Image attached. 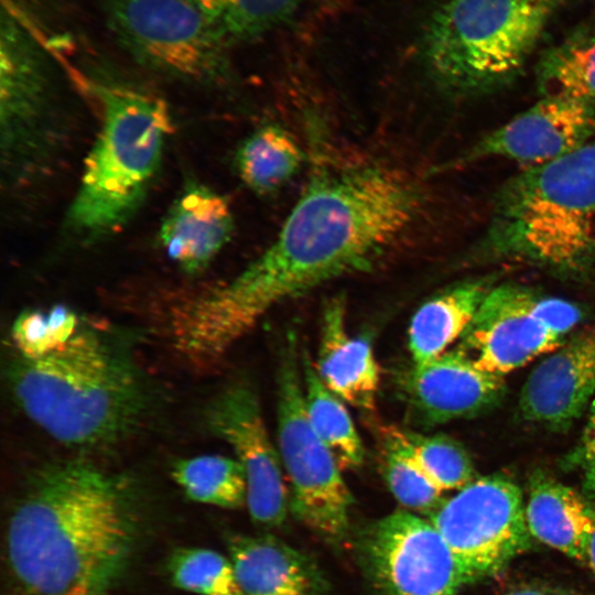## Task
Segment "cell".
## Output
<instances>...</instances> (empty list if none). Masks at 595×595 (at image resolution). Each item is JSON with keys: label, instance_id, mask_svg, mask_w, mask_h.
I'll list each match as a JSON object with an SVG mask.
<instances>
[{"label": "cell", "instance_id": "30bf717a", "mask_svg": "<svg viewBox=\"0 0 595 595\" xmlns=\"http://www.w3.org/2000/svg\"><path fill=\"white\" fill-rule=\"evenodd\" d=\"M582 316L570 301L505 283L489 290L458 347L482 370L505 376L560 347Z\"/></svg>", "mask_w": 595, "mask_h": 595}, {"label": "cell", "instance_id": "6da1fadb", "mask_svg": "<svg viewBox=\"0 0 595 595\" xmlns=\"http://www.w3.org/2000/svg\"><path fill=\"white\" fill-rule=\"evenodd\" d=\"M423 206L419 183L397 167H320L262 255L175 310L177 349L198 366L212 365L275 305L370 269L412 230Z\"/></svg>", "mask_w": 595, "mask_h": 595}, {"label": "cell", "instance_id": "d6986e66", "mask_svg": "<svg viewBox=\"0 0 595 595\" xmlns=\"http://www.w3.org/2000/svg\"><path fill=\"white\" fill-rule=\"evenodd\" d=\"M230 561L244 595H325L326 581L316 563L270 536H232Z\"/></svg>", "mask_w": 595, "mask_h": 595}, {"label": "cell", "instance_id": "4316f807", "mask_svg": "<svg viewBox=\"0 0 595 595\" xmlns=\"http://www.w3.org/2000/svg\"><path fill=\"white\" fill-rule=\"evenodd\" d=\"M405 445L424 475L441 491L461 489L476 478L466 450L450 436L402 429Z\"/></svg>", "mask_w": 595, "mask_h": 595}, {"label": "cell", "instance_id": "9a60e30c", "mask_svg": "<svg viewBox=\"0 0 595 595\" xmlns=\"http://www.w3.org/2000/svg\"><path fill=\"white\" fill-rule=\"evenodd\" d=\"M400 392L413 420L435 425L479 415L506 393L504 376L478 368L459 347L405 370Z\"/></svg>", "mask_w": 595, "mask_h": 595}, {"label": "cell", "instance_id": "e0dca14e", "mask_svg": "<svg viewBox=\"0 0 595 595\" xmlns=\"http://www.w3.org/2000/svg\"><path fill=\"white\" fill-rule=\"evenodd\" d=\"M231 207L212 187L191 182L169 207L159 229L166 256L187 273L205 269L234 231Z\"/></svg>", "mask_w": 595, "mask_h": 595}, {"label": "cell", "instance_id": "8fae6325", "mask_svg": "<svg viewBox=\"0 0 595 595\" xmlns=\"http://www.w3.org/2000/svg\"><path fill=\"white\" fill-rule=\"evenodd\" d=\"M39 40L18 4L3 2L0 29L1 155L10 181L28 177L48 149L50 83Z\"/></svg>", "mask_w": 595, "mask_h": 595}, {"label": "cell", "instance_id": "1f68e13d", "mask_svg": "<svg viewBox=\"0 0 595 595\" xmlns=\"http://www.w3.org/2000/svg\"><path fill=\"white\" fill-rule=\"evenodd\" d=\"M209 17L219 21L230 0H191Z\"/></svg>", "mask_w": 595, "mask_h": 595}, {"label": "cell", "instance_id": "4dcf8cb0", "mask_svg": "<svg viewBox=\"0 0 595 595\" xmlns=\"http://www.w3.org/2000/svg\"><path fill=\"white\" fill-rule=\"evenodd\" d=\"M569 463L582 470L583 495L595 504V398L589 405L581 440Z\"/></svg>", "mask_w": 595, "mask_h": 595}, {"label": "cell", "instance_id": "d590c367", "mask_svg": "<svg viewBox=\"0 0 595 595\" xmlns=\"http://www.w3.org/2000/svg\"><path fill=\"white\" fill-rule=\"evenodd\" d=\"M73 595H85V594H73Z\"/></svg>", "mask_w": 595, "mask_h": 595}, {"label": "cell", "instance_id": "ba28073f", "mask_svg": "<svg viewBox=\"0 0 595 595\" xmlns=\"http://www.w3.org/2000/svg\"><path fill=\"white\" fill-rule=\"evenodd\" d=\"M97 1L117 42L143 66L199 86L228 77L219 21L191 0Z\"/></svg>", "mask_w": 595, "mask_h": 595}, {"label": "cell", "instance_id": "44dd1931", "mask_svg": "<svg viewBox=\"0 0 595 595\" xmlns=\"http://www.w3.org/2000/svg\"><path fill=\"white\" fill-rule=\"evenodd\" d=\"M490 289L487 280L466 281L421 305L408 329L413 364H425L439 357L461 338Z\"/></svg>", "mask_w": 595, "mask_h": 595}, {"label": "cell", "instance_id": "52a82bcc", "mask_svg": "<svg viewBox=\"0 0 595 595\" xmlns=\"http://www.w3.org/2000/svg\"><path fill=\"white\" fill-rule=\"evenodd\" d=\"M301 356L296 336L289 332L277 374L278 451L291 486L292 511L326 541L338 543L349 531L353 496L335 456L309 420Z\"/></svg>", "mask_w": 595, "mask_h": 595}, {"label": "cell", "instance_id": "d6a6232c", "mask_svg": "<svg viewBox=\"0 0 595 595\" xmlns=\"http://www.w3.org/2000/svg\"><path fill=\"white\" fill-rule=\"evenodd\" d=\"M507 595H553L550 592L533 587V586H524V587H518L511 592H509Z\"/></svg>", "mask_w": 595, "mask_h": 595}, {"label": "cell", "instance_id": "603a6c76", "mask_svg": "<svg viewBox=\"0 0 595 595\" xmlns=\"http://www.w3.org/2000/svg\"><path fill=\"white\" fill-rule=\"evenodd\" d=\"M303 154L283 128L267 125L251 133L238 148L235 164L241 181L255 193L272 194L299 171Z\"/></svg>", "mask_w": 595, "mask_h": 595}, {"label": "cell", "instance_id": "836d02e7", "mask_svg": "<svg viewBox=\"0 0 595 595\" xmlns=\"http://www.w3.org/2000/svg\"><path fill=\"white\" fill-rule=\"evenodd\" d=\"M586 562L588 563L592 572L595 575V532H594V534L592 537V540H591V543H589Z\"/></svg>", "mask_w": 595, "mask_h": 595}, {"label": "cell", "instance_id": "f1b7e54d", "mask_svg": "<svg viewBox=\"0 0 595 595\" xmlns=\"http://www.w3.org/2000/svg\"><path fill=\"white\" fill-rule=\"evenodd\" d=\"M77 331V315L56 305L48 312L21 313L12 325V338L23 358L36 359L62 348Z\"/></svg>", "mask_w": 595, "mask_h": 595}, {"label": "cell", "instance_id": "5bb4252c", "mask_svg": "<svg viewBox=\"0 0 595 595\" xmlns=\"http://www.w3.org/2000/svg\"><path fill=\"white\" fill-rule=\"evenodd\" d=\"M595 134V106L542 97L510 121L493 130L455 164L504 158L529 166L560 159L589 143Z\"/></svg>", "mask_w": 595, "mask_h": 595}, {"label": "cell", "instance_id": "5b68a950", "mask_svg": "<svg viewBox=\"0 0 595 595\" xmlns=\"http://www.w3.org/2000/svg\"><path fill=\"white\" fill-rule=\"evenodd\" d=\"M485 241L499 257L586 271L595 260V142L509 180L495 198Z\"/></svg>", "mask_w": 595, "mask_h": 595}, {"label": "cell", "instance_id": "7402d4cb", "mask_svg": "<svg viewBox=\"0 0 595 595\" xmlns=\"http://www.w3.org/2000/svg\"><path fill=\"white\" fill-rule=\"evenodd\" d=\"M301 360L305 408L314 431L342 470L358 468L365 448L345 403L323 383L306 351Z\"/></svg>", "mask_w": 595, "mask_h": 595}, {"label": "cell", "instance_id": "ffe728a7", "mask_svg": "<svg viewBox=\"0 0 595 595\" xmlns=\"http://www.w3.org/2000/svg\"><path fill=\"white\" fill-rule=\"evenodd\" d=\"M526 520L532 538L577 561L586 562L595 532V504L542 472L529 484Z\"/></svg>", "mask_w": 595, "mask_h": 595}, {"label": "cell", "instance_id": "d4e9b609", "mask_svg": "<svg viewBox=\"0 0 595 595\" xmlns=\"http://www.w3.org/2000/svg\"><path fill=\"white\" fill-rule=\"evenodd\" d=\"M380 469L399 504L411 511L430 516L444 501L441 491L424 475L410 454L402 429L379 425Z\"/></svg>", "mask_w": 595, "mask_h": 595}, {"label": "cell", "instance_id": "3957f363", "mask_svg": "<svg viewBox=\"0 0 595 595\" xmlns=\"http://www.w3.org/2000/svg\"><path fill=\"white\" fill-rule=\"evenodd\" d=\"M64 64L99 106V129L64 223L79 242H95L122 229L140 208L158 175L172 120L158 94Z\"/></svg>", "mask_w": 595, "mask_h": 595}, {"label": "cell", "instance_id": "484cf974", "mask_svg": "<svg viewBox=\"0 0 595 595\" xmlns=\"http://www.w3.org/2000/svg\"><path fill=\"white\" fill-rule=\"evenodd\" d=\"M172 477L197 502L239 508L246 502V477L236 458L201 455L174 463Z\"/></svg>", "mask_w": 595, "mask_h": 595}, {"label": "cell", "instance_id": "e575fe53", "mask_svg": "<svg viewBox=\"0 0 595 595\" xmlns=\"http://www.w3.org/2000/svg\"><path fill=\"white\" fill-rule=\"evenodd\" d=\"M553 595H574V594L563 593V594H553Z\"/></svg>", "mask_w": 595, "mask_h": 595}, {"label": "cell", "instance_id": "83f0119b", "mask_svg": "<svg viewBox=\"0 0 595 595\" xmlns=\"http://www.w3.org/2000/svg\"><path fill=\"white\" fill-rule=\"evenodd\" d=\"M172 583L199 595H244L230 560L203 548L175 550L167 564Z\"/></svg>", "mask_w": 595, "mask_h": 595}, {"label": "cell", "instance_id": "2e32d148", "mask_svg": "<svg viewBox=\"0 0 595 595\" xmlns=\"http://www.w3.org/2000/svg\"><path fill=\"white\" fill-rule=\"evenodd\" d=\"M595 398V327L576 334L526 379L519 410L529 422L554 431L571 426Z\"/></svg>", "mask_w": 595, "mask_h": 595}, {"label": "cell", "instance_id": "9c48e42d", "mask_svg": "<svg viewBox=\"0 0 595 595\" xmlns=\"http://www.w3.org/2000/svg\"><path fill=\"white\" fill-rule=\"evenodd\" d=\"M464 584L500 573L531 545L522 491L510 478L476 477L429 516Z\"/></svg>", "mask_w": 595, "mask_h": 595}, {"label": "cell", "instance_id": "7a4b0ae2", "mask_svg": "<svg viewBox=\"0 0 595 595\" xmlns=\"http://www.w3.org/2000/svg\"><path fill=\"white\" fill-rule=\"evenodd\" d=\"M130 485L71 459L37 472L14 508L7 552L34 595H99L123 572L137 533Z\"/></svg>", "mask_w": 595, "mask_h": 595}, {"label": "cell", "instance_id": "ac0fdd59", "mask_svg": "<svg viewBox=\"0 0 595 595\" xmlns=\"http://www.w3.org/2000/svg\"><path fill=\"white\" fill-rule=\"evenodd\" d=\"M314 366L323 383L344 402L359 410H375L379 366L369 339L348 333L343 296L331 299L324 306Z\"/></svg>", "mask_w": 595, "mask_h": 595}, {"label": "cell", "instance_id": "7c38bea8", "mask_svg": "<svg viewBox=\"0 0 595 595\" xmlns=\"http://www.w3.org/2000/svg\"><path fill=\"white\" fill-rule=\"evenodd\" d=\"M358 553L376 595H457L464 585L444 538L429 519L409 510L367 526Z\"/></svg>", "mask_w": 595, "mask_h": 595}, {"label": "cell", "instance_id": "277c9868", "mask_svg": "<svg viewBox=\"0 0 595 595\" xmlns=\"http://www.w3.org/2000/svg\"><path fill=\"white\" fill-rule=\"evenodd\" d=\"M11 385L24 413L71 446L104 445L126 436L139 424L148 401L129 357L89 329H78L44 357H22Z\"/></svg>", "mask_w": 595, "mask_h": 595}, {"label": "cell", "instance_id": "f546056e", "mask_svg": "<svg viewBox=\"0 0 595 595\" xmlns=\"http://www.w3.org/2000/svg\"><path fill=\"white\" fill-rule=\"evenodd\" d=\"M304 0H230L219 19L230 45L256 39L289 21Z\"/></svg>", "mask_w": 595, "mask_h": 595}, {"label": "cell", "instance_id": "8992f818", "mask_svg": "<svg viewBox=\"0 0 595 595\" xmlns=\"http://www.w3.org/2000/svg\"><path fill=\"white\" fill-rule=\"evenodd\" d=\"M563 0H445L428 21L424 64L443 88L485 91L526 64Z\"/></svg>", "mask_w": 595, "mask_h": 595}, {"label": "cell", "instance_id": "4fadbf2b", "mask_svg": "<svg viewBox=\"0 0 595 595\" xmlns=\"http://www.w3.org/2000/svg\"><path fill=\"white\" fill-rule=\"evenodd\" d=\"M206 421L227 442L246 477V504L252 521L280 527L290 505L279 451L266 428L259 400L247 383H232L210 402Z\"/></svg>", "mask_w": 595, "mask_h": 595}, {"label": "cell", "instance_id": "cb8c5ba5", "mask_svg": "<svg viewBox=\"0 0 595 595\" xmlns=\"http://www.w3.org/2000/svg\"><path fill=\"white\" fill-rule=\"evenodd\" d=\"M537 78L542 97L595 106V30L576 32L548 50Z\"/></svg>", "mask_w": 595, "mask_h": 595}]
</instances>
